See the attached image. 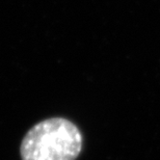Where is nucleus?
I'll use <instances>...</instances> for the list:
<instances>
[{"label":"nucleus","instance_id":"f257e3e1","mask_svg":"<svg viewBox=\"0 0 160 160\" xmlns=\"http://www.w3.org/2000/svg\"><path fill=\"white\" fill-rule=\"evenodd\" d=\"M83 145L77 125L65 118H50L39 122L22 139V160H76Z\"/></svg>","mask_w":160,"mask_h":160}]
</instances>
